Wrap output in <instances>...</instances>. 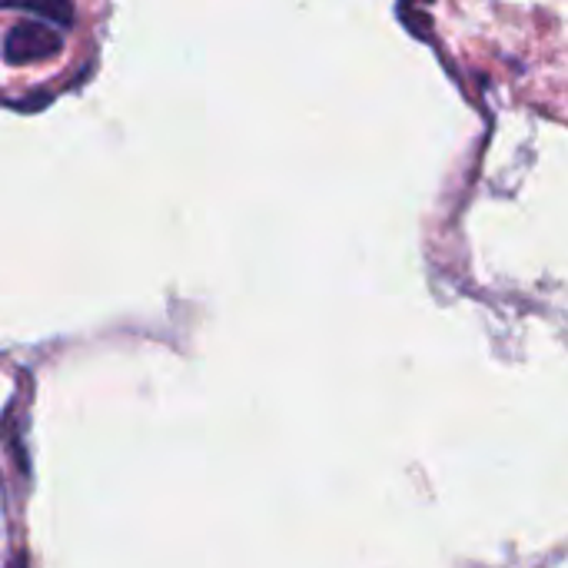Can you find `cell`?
I'll use <instances>...</instances> for the list:
<instances>
[{"label": "cell", "instance_id": "6da1fadb", "mask_svg": "<svg viewBox=\"0 0 568 568\" xmlns=\"http://www.w3.org/2000/svg\"><path fill=\"white\" fill-rule=\"evenodd\" d=\"M60 47H63L60 30H53V27H47L40 20H17L3 33V60L13 63V67L50 60V57L60 53Z\"/></svg>", "mask_w": 568, "mask_h": 568}, {"label": "cell", "instance_id": "7a4b0ae2", "mask_svg": "<svg viewBox=\"0 0 568 568\" xmlns=\"http://www.w3.org/2000/svg\"><path fill=\"white\" fill-rule=\"evenodd\" d=\"M0 10H13V13H27V17H40V23L53 27V30H67L73 27L77 13L67 0H47V3H30V0H0Z\"/></svg>", "mask_w": 568, "mask_h": 568}, {"label": "cell", "instance_id": "3957f363", "mask_svg": "<svg viewBox=\"0 0 568 568\" xmlns=\"http://www.w3.org/2000/svg\"><path fill=\"white\" fill-rule=\"evenodd\" d=\"M396 13L403 17V23H406L419 40H433V30H429V27H433V20H429L423 10H416V7H399Z\"/></svg>", "mask_w": 568, "mask_h": 568}]
</instances>
